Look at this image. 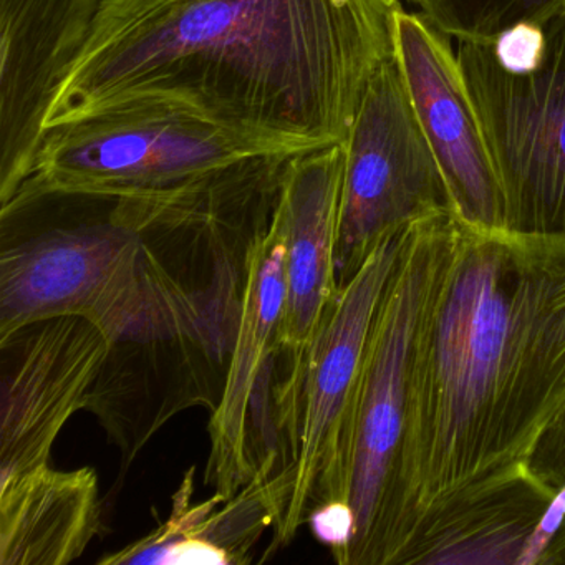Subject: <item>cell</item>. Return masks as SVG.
Here are the masks:
<instances>
[{
  "mask_svg": "<svg viewBox=\"0 0 565 565\" xmlns=\"http://www.w3.org/2000/svg\"><path fill=\"white\" fill-rule=\"evenodd\" d=\"M343 164V143L297 154L287 167L277 201L286 236L287 280L279 355L299 375L320 320L339 292L335 247Z\"/></svg>",
  "mask_w": 565,
  "mask_h": 565,
  "instance_id": "14",
  "label": "cell"
},
{
  "mask_svg": "<svg viewBox=\"0 0 565 565\" xmlns=\"http://www.w3.org/2000/svg\"><path fill=\"white\" fill-rule=\"evenodd\" d=\"M459 67L504 200V231L565 237V8L494 41L459 42Z\"/></svg>",
  "mask_w": 565,
  "mask_h": 565,
  "instance_id": "5",
  "label": "cell"
},
{
  "mask_svg": "<svg viewBox=\"0 0 565 565\" xmlns=\"http://www.w3.org/2000/svg\"><path fill=\"white\" fill-rule=\"evenodd\" d=\"M408 227L386 237L327 307L303 365L289 505L267 552L296 539L317 505L345 502L353 415L370 330Z\"/></svg>",
  "mask_w": 565,
  "mask_h": 565,
  "instance_id": "8",
  "label": "cell"
},
{
  "mask_svg": "<svg viewBox=\"0 0 565 565\" xmlns=\"http://www.w3.org/2000/svg\"><path fill=\"white\" fill-rule=\"evenodd\" d=\"M565 565V489L527 469L429 512L398 565Z\"/></svg>",
  "mask_w": 565,
  "mask_h": 565,
  "instance_id": "12",
  "label": "cell"
},
{
  "mask_svg": "<svg viewBox=\"0 0 565 565\" xmlns=\"http://www.w3.org/2000/svg\"><path fill=\"white\" fill-rule=\"evenodd\" d=\"M395 58L419 127L445 174L456 216L476 231H504V200L475 105L448 35L399 11Z\"/></svg>",
  "mask_w": 565,
  "mask_h": 565,
  "instance_id": "11",
  "label": "cell"
},
{
  "mask_svg": "<svg viewBox=\"0 0 565 565\" xmlns=\"http://www.w3.org/2000/svg\"><path fill=\"white\" fill-rule=\"evenodd\" d=\"M343 148L335 247L339 289L386 237L418 221L456 214L395 57L370 81Z\"/></svg>",
  "mask_w": 565,
  "mask_h": 565,
  "instance_id": "6",
  "label": "cell"
},
{
  "mask_svg": "<svg viewBox=\"0 0 565 565\" xmlns=\"http://www.w3.org/2000/svg\"><path fill=\"white\" fill-rule=\"evenodd\" d=\"M180 190H64L25 180L0 203V339L58 316L134 332L190 243Z\"/></svg>",
  "mask_w": 565,
  "mask_h": 565,
  "instance_id": "3",
  "label": "cell"
},
{
  "mask_svg": "<svg viewBox=\"0 0 565 565\" xmlns=\"http://www.w3.org/2000/svg\"><path fill=\"white\" fill-rule=\"evenodd\" d=\"M399 11V0H102L47 128L164 104L277 153L333 147L395 57Z\"/></svg>",
  "mask_w": 565,
  "mask_h": 565,
  "instance_id": "1",
  "label": "cell"
},
{
  "mask_svg": "<svg viewBox=\"0 0 565 565\" xmlns=\"http://www.w3.org/2000/svg\"><path fill=\"white\" fill-rule=\"evenodd\" d=\"M102 527L94 468L49 465L0 481V565L77 561Z\"/></svg>",
  "mask_w": 565,
  "mask_h": 565,
  "instance_id": "16",
  "label": "cell"
},
{
  "mask_svg": "<svg viewBox=\"0 0 565 565\" xmlns=\"http://www.w3.org/2000/svg\"><path fill=\"white\" fill-rule=\"evenodd\" d=\"M439 32L458 42H488L537 24L565 8V0H409Z\"/></svg>",
  "mask_w": 565,
  "mask_h": 565,
  "instance_id": "17",
  "label": "cell"
},
{
  "mask_svg": "<svg viewBox=\"0 0 565 565\" xmlns=\"http://www.w3.org/2000/svg\"><path fill=\"white\" fill-rule=\"evenodd\" d=\"M270 153L277 151L183 108L127 105L47 128L28 180L64 190L163 191Z\"/></svg>",
  "mask_w": 565,
  "mask_h": 565,
  "instance_id": "7",
  "label": "cell"
},
{
  "mask_svg": "<svg viewBox=\"0 0 565 565\" xmlns=\"http://www.w3.org/2000/svg\"><path fill=\"white\" fill-rule=\"evenodd\" d=\"M461 221L455 213L406 230L370 330L353 415L345 502L353 534L340 565H395L399 478L419 337L451 264Z\"/></svg>",
  "mask_w": 565,
  "mask_h": 565,
  "instance_id": "4",
  "label": "cell"
},
{
  "mask_svg": "<svg viewBox=\"0 0 565 565\" xmlns=\"http://www.w3.org/2000/svg\"><path fill=\"white\" fill-rule=\"evenodd\" d=\"M286 299V236L276 210L269 227L260 234L250 253L226 390L217 408L211 412L207 425L211 449L204 484L227 499L237 494L256 475L250 413L269 392L279 356Z\"/></svg>",
  "mask_w": 565,
  "mask_h": 565,
  "instance_id": "13",
  "label": "cell"
},
{
  "mask_svg": "<svg viewBox=\"0 0 565 565\" xmlns=\"http://www.w3.org/2000/svg\"><path fill=\"white\" fill-rule=\"evenodd\" d=\"M564 403L565 237L461 223L416 352L395 565L429 512L524 471Z\"/></svg>",
  "mask_w": 565,
  "mask_h": 565,
  "instance_id": "2",
  "label": "cell"
},
{
  "mask_svg": "<svg viewBox=\"0 0 565 565\" xmlns=\"http://www.w3.org/2000/svg\"><path fill=\"white\" fill-rule=\"evenodd\" d=\"M110 337L81 316L38 320L0 339V481L51 462L68 419L87 408Z\"/></svg>",
  "mask_w": 565,
  "mask_h": 565,
  "instance_id": "9",
  "label": "cell"
},
{
  "mask_svg": "<svg viewBox=\"0 0 565 565\" xmlns=\"http://www.w3.org/2000/svg\"><path fill=\"white\" fill-rule=\"evenodd\" d=\"M525 469L554 492L565 489V403L545 426L529 455Z\"/></svg>",
  "mask_w": 565,
  "mask_h": 565,
  "instance_id": "18",
  "label": "cell"
},
{
  "mask_svg": "<svg viewBox=\"0 0 565 565\" xmlns=\"http://www.w3.org/2000/svg\"><path fill=\"white\" fill-rule=\"evenodd\" d=\"M292 478L290 469L266 466L233 498L214 492L213 498L193 504L191 468L173 495L170 518L147 537L105 555L98 564H249L254 545L286 512Z\"/></svg>",
  "mask_w": 565,
  "mask_h": 565,
  "instance_id": "15",
  "label": "cell"
},
{
  "mask_svg": "<svg viewBox=\"0 0 565 565\" xmlns=\"http://www.w3.org/2000/svg\"><path fill=\"white\" fill-rule=\"evenodd\" d=\"M102 0H0V203L34 171Z\"/></svg>",
  "mask_w": 565,
  "mask_h": 565,
  "instance_id": "10",
  "label": "cell"
}]
</instances>
